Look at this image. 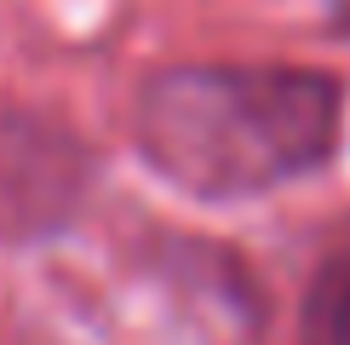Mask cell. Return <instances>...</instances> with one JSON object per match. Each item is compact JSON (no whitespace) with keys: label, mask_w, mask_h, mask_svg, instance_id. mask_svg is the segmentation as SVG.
Instances as JSON below:
<instances>
[{"label":"cell","mask_w":350,"mask_h":345,"mask_svg":"<svg viewBox=\"0 0 350 345\" xmlns=\"http://www.w3.org/2000/svg\"><path fill=\"white\" fill-rule=\"evenodd\" d=\"M299 345H350V236L316 265L299 305Z\"/></svg>","instance_id":"3957f363"},{"label":"cell","mask_w":350,"mask_h":345,"mask_svg":"<svg viewBox=\"0 0 350 345\" xmlns=\"http://www.w3.org/2000/svg\"><path fill=\"white\" fill-rule=\"evenodd\" d=\"M81 201V150L35 115H0V225L46 230Z\"/></svg>","instance_id":"7a4b0ae2"},{"label":"cell","mask_w":350,"mask_h":345,"mask_svg":"<svg viewBox=\"0 0 350 345\" xmlns=\"http://www.w3.org/2000/svg\"><path fill=\"white\" fill-rule=\"evenodd\" d=\"M339 127L345 86L304 64H167L133 104L138 155L201 201H247L316 172Z\"/></svg>","instance_id":"6da1fadb"}]
</instances>
